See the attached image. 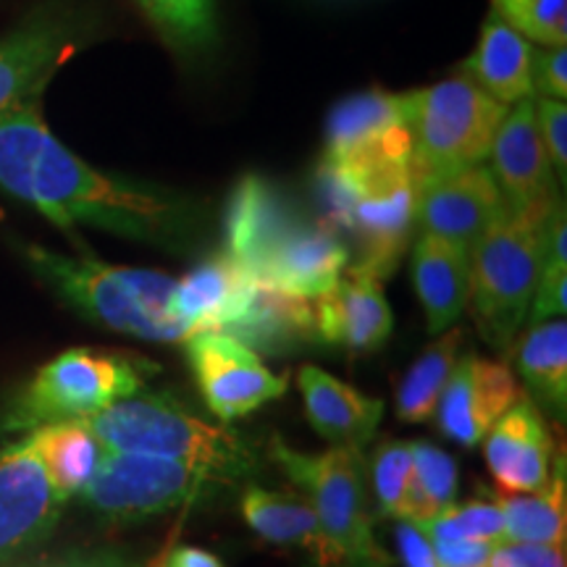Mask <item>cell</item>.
<instances>
[{"label":"cell","mask_w":567,"mask_h":567,"mask_svg":"<svg viewBox=\"0 0 567 567\" xmlns=\"http://www.w3.org/2000/svg\"><path fill=\"white\" fill-rule=\"evenodd\" d=\"M184 344L205 405L224 423L250 415L287 392V375L268 371L258 352L239 339L221 331H200Z\"/></svg>","instance_id":"8fae6325"},{"label":"cell","mask_w":567,"mask_h":567,"mask_svg":"<svg viewBox=\"0 0 567 567\" xmlns=\"http://www.w3.org/2000/svg\"><path fill=\"white\" fill-rule=\"evenodd\" d=\"M0 189L61 229L90 224L163 247L197 231V205L179 193L97 172L71 153L30 101L0 116Z\"/></svg>","instance_id":"6da1fadb"},{"label":"cell","mask_w":567,"mask_h":567,"mask_svg":"<svg viewBox=\"0 0 567 567\" xmlns=\"http://www.w3.org/2000/svg\"><path fill=\"white\" fill-rule=\"evenodd\" d=\"M45 567H140V565L113 555H95V557H71V559H63V563H53Z\"/></svg>","instance_id":"7bdbcfd3"},{"label":"cell","mask_w":567,"mask_h":567,"mask_svg":"<svg viewBox=\"0 0 567 567\" xmlns=\"http://www.w3.org/2000/svg\"><path fill=\"white\" fill-rule=\"evenodd\" d=\"M27 442L32 444L42 471L63 502H69L71 496H80L87 488L95 473L101 471L105 455H109V450L95 436L87 421L38 425L27 434Z\"/></svg>","instance_id":"d4e9b609"},{"label":"cell","mask_w":567,"mask_h":567,"mask_svg":"<svg viewBox=\"0 0 567 567\" xmlns=\"http://www.w3.org/2000/svg\"><path fill=\"white\" fill-rule=\"evenodd\" d=\"M494 179L509 210L549 213L557 203V174L538 137L534 97L509 105L492 142Z\"/></svg>","instance_id":"5bb4252c"},{"label":"cell","mask_w":567,"mask_h":567,"mask_svg":"<svg viewBox=\"0 0 567 567\" xmlns=\"http://www.w3.org/2000/svg\"><path fill=\"white\" fill-rule=\"evenodd\" d=\"M505 208L492 168L471 166L421 189L417 226L471 252Z\"/></svg>","instance_id":"2e32d148"},{"label":"cell","mask_w":567,"mask_h":567,"mask_svg":"<svg viewBox=\"0 0 567 567\" xmlns=\"http://www.w3.org/2000/svg\"><path fill=\"white\" fill-rule=\"evenodd\" d=\"M538 137L544 142V151L549 155L551 168L559 182L567 179V105L555 97H534Z\"/></svg>","instance_id":"8d00e7d4"},{"label":"cell","mask_w":567,"mask_h":567,"mask_svg":"<svg viewBox=\"0 0 567 567\" xmlns=\"http://www.w3.org/2000/svg\"><path fill=\"white\" fill-rule=\"evenodd\" d=\"M158 365L132 352L74 347L48 360L0 415V431L17 434L59 421H82L113 402L140 394Z\"/></svg>","instance_id":"5b68a950"},{"label":"cell","mask_w":567,"mask_h":567,"mask_svg":"<svg viewBox=\"0 0 567 567\" xmlns=\"http://www.w3.org/2000/svg\"><path fill=\"white\" fill-rule=\"evenodd\" d=\"M413 281L429 331L444 334L471 302V252L423 234L413 250Z\"/></svg>","instance_id":"7402d4cb"},{"label":"cell","mask_w":567,"mask_h":567,"mask_svg":"<svg viewBox=\"0 0 567 567\" xmlns=\"http://www.w3.org/2000/svg\"><path fill=\"white\" fill-rule=\"evenodd\" d=\"M310 308L313 337L326 344L379 350L392 337L394 318L381 281L350 266L329 292L310 300Z\"/></svg>","instance_id":"ffe728a7"},{"label":"cell","mask_w":567,"mask_h":567,"mask_svg":"<svg viewBox=\"0 0 567 567\" xmlns=\"http://www.w3.org/2000/svg\"><path fill=\"white\" fill-rule=\"evenodd\" d=\"M394 538L402 567H442L434 551V542H431V536L417 523L396 520Z\"/></svg>","instance_id":"ab89813d"},{"label":"cell","mask_w":567,"mask_h":567,"mask_svg":"<svg viewBox=\"0 0 567 567\" xmlns=\"http://www.w3.org/2000/svg\"><path fill=\"white\" fill-rule=\"evenodd\" d=\"M413 444V496H410L408 520L425 526L455 505L457 463L431 442L417 439Z\"/></svg>","instance_id":"4dcf8cb0"},{"label":"cell","mask_w":567,"mask_h":567,"mask_svg":"<svg viewBox=\"0 0 567 567\" xmlns=\"http://www.w3.org/2000/svg\"><path fill=\"white\" fill-rule=\"evenodd\" d=\"M534 51L530 40L492 11L476 51L463 63V76L505 105L528 101L534 97Z\"/></svg>","instance_id":"603a6c76"},{"label":"cell","mask_w":567,"mask_h":567,"mask_svg":"<svg viewBox=\"0 0 567 567\" xmlns=\"http://www.w3.org/2000/svg\"><path fill=\"white\" fill-rule=\"evenodd\" d=\"M321 193L329 226L354 239L350 268L384 284L396 271L417 226V184L413 166L339 168L321 163Z\"/></svg>","instance_id":"277c9868"},{"label":"cell","mask_w":567,"mask_h":567,"mask_svg":"<svg viewBox=\"0 0 567 567\" xmlns=\"http://www.w3.org/2000/svg\"><path fill=\"white\" fill-rule=\"evenodd\" d=\"M258 287L239 260L229 252H218L174 284L168 308L189 337L200 331L224 334L250 310Z\"/></svg>","instance_id":"ac0fdd59"},{"label":"cell","mask_w":567,"mask_h":567,"mask_svg":"<svg viewBox=\"0 0 567 567\" xmlns=\"http://www.w3.org/2000/svg\"><path fill=\"white\" fill-rule=\"evenodd\" d=\"M161 38L179 51L203 48L216 38L210 0H137Z\"/></svg>","instance_id":"d6a6232c"},{"label":"cell","mask_w":567,"mask_h":567,"mask_svg":"<svg viewBox=\"0 0 567 567\" xmlns=\"http://www.w3.org/2000/svg\"><path fill=\"white\" fill-rule=\"evenodd\" d=\"M292 216L295 213L287 208V203L281 200V195L271 184L258 179V176H247L239 182L237 193L231 195L229 208H226L224 252H229L247 271H252L268 243Z\"/></svg>","instance_id":"484cf974"},{"label":"cell","mask_w":567,"mask_h":567,"mask_svg":"<svg viewBox=\"0 0 567 567\" xmlns=\"http://www.w3.org/2000/svg\"><path fill=\"white\" fill-rule=\"evenodd\" d=\"M486 465L502 492H538L551 478L555 442L526 394L507 408L484 436Z\"/></svg>","instance_id":"d6986e66"},{"label":"cell","mask_w":567,"mask_h":567,"mask_svg":"<svg viewBox=\"0 0 567 567\" xmlns=\"http://www.w3.org/2000/svg\"><path fill=\"white\" fill-rule=\"evenodd\" d=\"M434 551L442 567H486L488 555H492V544L478 542H442V538H431Z\"/></svg>","instance_id":"60d3db41"},{"label":"cell","mask_w":567,"mask_h":567,"mask_svg":"<svg viewBox=\"0 0 567 567\" xmlns=\"http://www.w3.org/2000/svg\"><path fill=\"white\" fill-rule=\"evenodd\" d=\"M431 538L442 542H478V544H505L507 526L496 499H471L465 505L446 507L442 515L421 526Z\"/></svg>","instance_id":"e575fe53"},{"label":"cell","mask_w":567,"mask_h":567,"mask_svg":"<svg viewBox=\"0 0 567 567\" xmlns=\"http://www.w3.org/2000/svg\"><path fill=\"white\" fill-rule=\"evenodd\" d=\"M520 394L509 365L465 354L452 368L434 417L446 439L460 446H476Z\"/></svg>","instance_id":"9a60e30c"},{"label":"cell","mask_w":567,"mask_h":567,"mask_svg":"<svg viewBox=\"0 0 567 567\" xmlns=\"http://www.w3.org/2000/svg\"><path fill=\"white\" fill-rule=\"evenodd\" d=\"M27 264L84 318L145 339V342H187V329L172 316L176 279L153 268L111 266L92 255H61L40 245L21 247Z\"/></svg>","instance_id":"3957f363"},{"label":"cell","mask_w":567,"mask_h":567,"mask_svg":"<svg viewBox=\"0 0 567 567\" xmlns=\"http://www.w3.org/2000/svg\"><path fill=\"white\" fill-rule=\"evenodd\" d=\"M268 455L308 494L339 567L389 565L373 536L368 463L360 446H334L321 455H310L274 436Z\"/></svg>","instance_id":"52a82bcc"},{"label":"cell","mask_w":567,"mask_h":567,"mask_svg":"<svg viewBox=\"0 0 567 567\" xmlns=\"http://www.w3.org/2000/svg\"><path fill=\"white\" fill-rule=\"evenodd\" d=\"M517 373L523 375L538 402L559 421L567 410V323L565 318L530 323L515 350Z\"/></svg>","instance_id":"83f0119b"},{"label":"cell","mask_w":567,"mask_h":567,"mask_svg":"<svg viewBox=\"0 0 567 567\" xmlns=\"http://www.w3.org/2000/svg\"><path fill=\"white\" fill-rule=\"evenodd\" d=\"M408 92L368 90L350 95L331 111L326 124L323 166L373 168L410 166Z\"/></svg>","instance_id":"30bf717a"},{"label":"cell","mask_w":567,"mask_h":567,"mask_svg":"<svg viewBox=\"0 0 567 567\" xmlns=\"http://www.w3.org/2000/svg\"><path fill=\"white\" fill-rule=\"evenodd\" d=\"M239 513L247 526L266 542L305 549L321 567H339L308 496L247 486L239 499Z\"/></svg>","instance_id":"cb8c5ba5"},{"label":"cell","mask_w":567,"mask_h":567,"mask_svg":"<svg viewBox=\"0 0 567 567\" xmlns=\"http://www.w3.org/2000/svg\"><path fill=\"white\" fill-rule=\"evenodd\" d=\"M82 421L109 452L174 460L229 486L260 471L258 450L243 434L203 421L168 392H140Z\"/></svg>","instance_id":"7a4b0ae2"},{"label":"cell","mask_w":567,"mask_h":567,"mask_svg":"<svg viewBox=\"0 0 567 567\" xmlns=\"http://www.w3.org/2000/svg\"><path fill=\"white\" fill-rule=\"evenodd\" d=\"M371 481L379 513L394 520H408L413 496V444H381L371 457Z\"/></svg>","instance_id":"836d02e7"},{"label":"cell","mask_w":567,"mask_h":567,"mask_svg":"<svg viewBox=\"0 0 567 567\" xmlns=\"http://www.w3.org/2000/svg\"><path fill=\"white\" fill-rule=\"evenodd\" d=\"M224 334L239 339L252 352L279 354L313 337V308L310 300L258 287L250 310Z\"/></svg>","instance_id":"4316f807"},{"label":"cell","mask_w":567,"mask_h":567,"mask_svg":"<svg viewBox=\"0 0 567 567\" xmlns=\"http://www.w3.org/2000/svg\"><path fill=\"white\" fill-rule=\"evenodd\" d=\"M63 507L27 439L0 450V565L51 534Z\"/></svg>","instance_id":"4fadbf2b"},{"label":"cell","mask_w":567,"mask_h":567,"mask_svg":"<svg viewBox=\"0 0 567 567\" xmlns=\"http://www.w3.org/2000/svg\"><path fill=\"white\" fill-rule=\"evenodd\" d=\"M542 97H567V45L565 48H542L534 51V92Z\"/></svg>","instance_id":"f35d334b"},{"label":"cell","mask_w":567,"mask_h":567,"mask_svg":"<svg viewBox=\"0 0 567 567\" xmlns=\"http://www.w3.org/2000/svg\"><path fill=\"white\" fill-rule=\"evenodd\" d=\"M486 567H565V547L551 544H496Z\"/></svg>","instance_id":"74e56055"},{"label":"cell","mask_w":567,"mask_h":567,"mask_svg":"<svg viewBox=\"0 0 567 567\" xmlns=\"http://www.w3.org/2000/svg\"><path fill=\"white\" fill-rule=\"evenodd\" d=\"M74 24L66 17L42 13L0 40V116L40 101L61 63L74 53Z\"/></svg>","instance_id":"e0dca14e"},{"label":"cell","mask_w":567,"mask_h":567,"mask_svg":"<svg viewBox=\"0 0 567 567\" xmlns=\"http://www.w3.org/2000/svg\"><path fill=\"white\" fill-rule=\"evenodd\" d=\"M297 386L302 392L305 415L310 425L337 446L363 450L384 417V402L358 392L316 365L300 368Z\"/></svg>","instance_id":"44dd1931"},{"label":"cell","mask_w":567,"mask_h":567,"mask_svg":"<svg viewBox=\"0 0 567 567\" xmlns=\"http://www.w3.org/2000/svg\"><path fill=\"white\" fill-rule=\"evenodd\" d=\"M505 515L507 538L523 544H551L565 547L567 534V496L565 460L559 457L557 476L538 492H499L494 496Z\"/></svg>","instance_id":"f1b7e54d"},{"label":"cell","mask_w":567,"mask_h":567,"mask_svg":"<svg viewBox=\"0 0 567 567\" xmlns=\"http://www.w3.org/2000/svg\"><path fill=\"white\" fill-rule=\"evenodd\" d=\"M350 264V247L339 239L334 226L308 224L292 216L268 243L250 274L260 287L274 292L316 300L342 279Z\"/></svg>","instance_id":"7c38bea8"},{"label":"cell","mask_w":567,"mask_h":567,"mask_svg":"<svg viewBox=\"0 0 567 567\" xmlns=\"http://www.w3.org/2000/svg\"><path fill=\"white\" fill-rule=\"evenodd\" d=\"M161 567H226L221 557H216L208 549L193 547V544H179L161 559Z\"/></svg>","instance_id":"b9f144b4"},{"label":"cell","mask_w":567,"mask_h":567,"mask_svg":"<svg viewBox=\"0 0 567 567\" xmlns=\"http://www.w3.org/2000/svg\"><path fill=\"white\" fill-rule=\"evenodd\" d=\"M567 308V216L565 203H555L544 226V258L534 300L528 308V323L549 318H565Z\"/></svg>","instance_id":"1f68e13d"},{"label":"cell","mask_w":567,"mask_h":567,"mask_svg":"<svg viewBox=\"0 0 567 567\" xmlns=\"http://www.w3.org/2000/svg\"><path fill=\"white\" fill-rule=\"evenodd\" d=\"M555 208V205H551ZM549 213L505 208L471 250V300L481 337L507 352L528 318Z\"/></svg>","instance_id":"8992f818"},{"label":"cell","mask_w":567,"mask_h":567,"mask_svg":"<svg viewBox=\"0 0 567 567\" xmlns=\"http://www.w3.org/2000/svg\"><path fill=\"white\" fill-rule=\"evenodd\" d=\"M229 484L174 460L109 452L80 494L84 505L111 520H142L210 499Z\"/></svg>","instance_id":"9c48e42d"},{"label":"cell","mask_w":567,"mask_h":567,"mask_svg":"<svg viewBox=\"0 0 567 567\" xmlns=\"http://www.w3.org/2000/svg\"><path fill=\"white\" fill-rule=\"evenodd\" d=\"M509 105L494 101L467 76L436 82L408 92L413 174L429 187L463 168L481 166Z\"/></svg>","instance_id":"ba28073f"},{"label":"cell","mask_w":567,"mask_h":567,"mask_svg":"<svg viewBox=\"0 0 567 567\" xmlns=\"http://www.w3.org/2000/svg\"><path fill=\"white\" fill-rule=\"evenodd\" d=\"M463 329H452L429 344L421 358L410 365V371L396 389V415L405 423H429L436 415V405L450 381L452 368L460 360Z\"/></svg>","instance_id":"f546056e"},{"label":"cell","mask_w":567,"mask_h":567,"mask_svg":"<svg viewBox=\"0 0 567 567\" xmlns=\"http://www.w3.org/2000/svg\"><path fill=\"white\" fill-rule=\"evenodd\" d=\"M492 11L544 48L567 45V0H492Z\"/></svg>","instance_id":"d590c367"}]
</instances>
